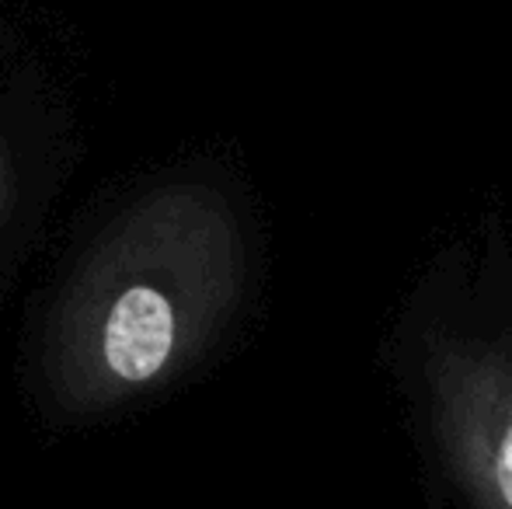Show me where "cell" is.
<instances>
[{
  "instance_id": "1",
  "label": "cell",
  "mask_w": 512,
  "mask_h": 509,
  "mask_svg": "<svg viewBox=\"0 0 512 509\" xmlns=\"http://www.w3.org/2000/svg\"><path fill=\"white\" fill-rule=\"evenodd\" d=\"M241 279V227L220 192H150L70 279L49 339L56 398L102 412L175 381L220 332Z\"/></svg>"
},
{
  "instance_id": "2",
  "label": "cell",
  "mask_w": 512,
  "mask_h": 509,
  "mask_svg": "<svg viewBox=\"0 0 512 509\" xmlns=\"http://www.w3.org/2000/svg\"><path fill=\"white\" fill-rule=\"evenodd\" d=\"M415 398L460 509H512V318H443L418 332Z\"/></svg>"
},
{
  "instance_id": "3",
  "label": "cell",
  "mask_w": 512,
  "mask_h": 509,
  "mask_svg": "<svg viewBox=\"0 0 512 509\" xmlns=\"http://www.w3.org/2000/svg\"><path fill=\"white\" fill-rule=\"evenodd\" d=\"M4 196H7V178H4V157H0V210H4Z\"/></svg>"
}]
</instances>
